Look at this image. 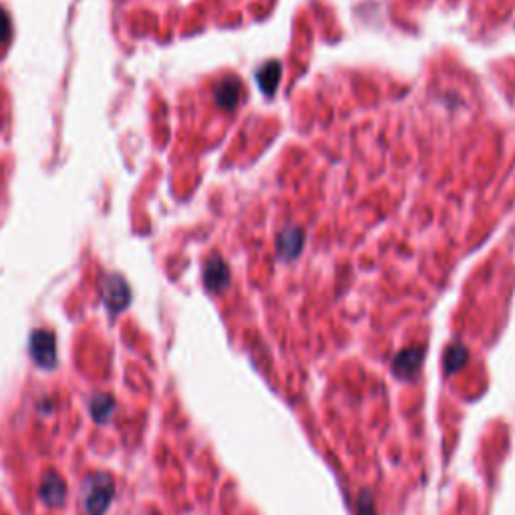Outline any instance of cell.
I'll use <instances>...</instances> for the list:
<instances>
[{"label": "cell", "mask_w": 515, "mask_h": 515, "mask_svg": "<svg viewBox=\"0 0 515 515\" xmlns=\"http://www.w3.org/2000/svg\"><path fill=\"white\" fill-rule=\"evenodd\" d=\"M103 298L113 310H123L129 302V286L121 276H109L103 286Z\"/></svg>", "instance_id": "6da1fadb"}, {"label": "cell", "mask_w": 515, "mask_h": 515, "mask_svg": "<svg viewBox=\"0 0 515 515\" xmlns=\"http://www.w3.org/2000/svg\"><path fill=\"white\" fill-rule=\"evenodd\" d=\"M203 280H205V286L209 290L220 292L224 290L230 282V272H227V266L220 258H212L207 262V266L203 270Z\"/></svg>", "instance_id": "7a4b0ae2"}, {"label": "cell", "mask_w": 515, "mask_h": 515, "mask_svg": "<svg viewBox=\"0 0 515 515\" xmlns=\"http://www.w3.org/2000/svg\"><path fill=\"white\" fill-rule=\"evenodd\" d=\"M421 360H423V348H409V350H403L395 362H393V373L399 377V379H411V375L421 366Z\"/></svg>", "instance_id": "3957f363"}, {"label": "cell", "mask_w": 515, "mask_h": 515, "mask_svg": "<svg viewBox=\"0 0 515 515\" xmlns=\"http://www.w3.org/2000/svg\"><path fill=\"white\" fill-rule=\"evenodd\" d=\"M32 355L43 364H48L55 360V338L45 330H39L32 336Z\"/></svg>", "instance_id": "277c9868"}, {"label": "cell", "mask_w": 515, "mask_h": 515, "mask_svg": "<svg viewBox=\"0 0 515 515\" xmlns=\"http://www.w3.org/2000/svg\"><path fill=\"white\" fill-rule=\"evenodd\" d=\"M300 246H302V234L298 230H288V232L282 234V238H280V254L284 258H288V260L294 258L298 254Z\"/></svg>", "instance_id": "5b68a950"}, {"label": "cell", "mask_w": 515, "mask_h": 515, "mask_svg": "<svg viewBox=\"0 0 515 515\" xmlns=\"http://www.w3.org/2000/svg\"><path fill=\"white\" fill-rule=\"evenodd\" d=\"M278 79H280V67L278 63H270L268 67H264L260 73H258V81H260V87L264 93H274L276 85H278Z\"/></svg>", "instance_id": "8992f818"}, {"label": "cell", "mask_w": 515, "mask_h": 515, "mask_svg": "<svg viewBox=\"0 0 515 515\" xmlns=\"http://www.w3.org/2000/svg\"><path fill=\"white\" fill-rule=\"evenodd\" d=\"M238 85L234 83V81H225L220 85V89L216 93V99H218V103L224 107V109H234V105H236V101H238Z\"/></svg>", "instance_id": "52a82bcc"}, {"label": "cell", "mask_w": 515, "mask_h": 515, "mask_svg": "<svg viewBox=\"0 0 515 515\" xmlns=\"http://www.w3.org/2000/svg\"><path fill=\"white\" fill-rule=\"evenodd\" d=\"M465 360H467V350L463 346H459V344L451 346L445 355V371L449 375H453L455 371H459L465 364Z\"/></svg>", "instance_id": "ba28073f"}, {"label": "cell", "mask_w": 515, "mask_h": 515, "mask_svg": "<svg viewBox=\"0 0 515 515\" xmlns=\"http://www.w3.org/2000/svg\"><path fill=\"white\" fill-rule=\"evenodd\" d=\"M12 35V26H10V17L4 8H0V43H8Z\"/></svg>", "instance_id": "9c48e42d"}, {"label": "cell", "mask_w": 515, "mask_h": 515, "mask_svg": "<svg viewBox=\"0 0 515 515\" xmlns=\"http://www.w3.org/2000/svg\"><path fill=\"white\" fill-rule=\"evenodd\" d=\"M359 515H375V509H373V503L368 497H360V507H359Z\"/></svg>", "instance_id": "30bf717a"}]
</instances>
